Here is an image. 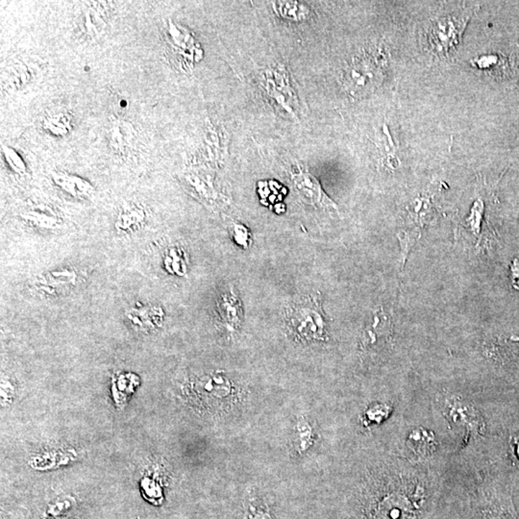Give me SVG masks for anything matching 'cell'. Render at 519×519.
Masks as SVG:
<instances>
[{
    "label": "cell",
    "instance_id": "obj_1",
    "mask_svg": "<svg viewBox=\"0 0 519 519\" xmlns=\"http://www.w3.org/2000/svg\"><path fill=\"white\" fill-rule=\"evenodd\" d=\"M291 325L304 337H321L324 330V319L319 306L312 301L294 305L289 312Z\"/></svg>",
    "mask_w": 519,
    "mask_h": 519
},
{
    "label": "cell",
    "instance_id": "obj_2",
    "mask_svg": "<svg viewBox=\"0 0 519 519\" xmlns=\"http://www.w3.org/2000/svg\"><path fill=\"white\" fill-rule=\"evenodd\" d=\"M293 183L296 192L306 202L338 209L335 204L322 192L319 182L309 173L300 172L294 175Z\"/></svg>",
    "mask_w": 519,
    "mask_h": 519
},
{
    "label": "cell",
    "instance_id": "obj_3",
    "mask_svg": "<svg viewBox=\"0 0 519 519\" xmlns=\"http://www.w3.org/2000/svg\"><path fill=\"white\" fill-rule=\"evenodd\" d=\"M31 66L32 64L20 59L13 61L5 71L7 84L14 90H19L29 84L35 76V69Z\"/></svg>",
    "mask_w": 519,
    "mask_h": 519
},
{
    "label": "cell",
    "instance_id": "obj_4",
    "mask_svg": "<svg viewBox=\"0 0 519 519\" xmlns=\"http://www.w3.org/2000/svg\"><path fill=\"white\" fill-rule=\"evenodd\" d=\"M54 183L74 198H88L92 193V187L87 181L69 175L68 173L55 172L53 174Z\"/></svg>",
    "mask_w": 519,
    "mask_h": 519
},
{
    "label": "cell",
    "instance_id": "obj_5",
    "mask_svg": "<svg viewBox=\"0 0 519 519\" xmlns=\"http://www.w3.org/2000/svg\"><path fill=\"white\" fill-rule=\"evenodd\" d=\"M135 132L128 121L113 118L110 126V143L116 151H126L131 146Z\"/></svg>",
    "mask_w": 519,
    "mask_h": 519
},
{
    "label": "cell",
    "instance_id": "obj_6",
    "mask_svg": "<svg viewBox=\"0 0 519 519\" xmlns=\"http://www.w3.org/2000/svg\"><path fill=\"white\" fill-rule=\"evenodd\" d=\"M219 314L227 326L235 328L242 321V308L240 299L233 293H227L221 296L219 304Z\"/></svg>",
    "mask_w": 519,
    "mask_h": 519
},
{
    "label": "cell",
    "instance_id": "obj_7",
    "mask_svg": "<svg viewBox=\"0 0 519 519\" xmlns=\"http://www.w3.org/2000/svg\"><path fill=\"white\" fill-rule=\"evenodd\" d=\"M43 127L53 136H64L71 129V118L64 111L48 113L43 120Z\"/></svg>",
    "mask_w": 519,
    "mask_h": 519
},
{
    "label": "cell",
    "instance_id": "obj_8",
    "mask_svg": "<svg viewBox=\"0 0 519 519\" xmlns=\"http://www.w3.org/2000/svg\"><path fill=\"white\" fill-rule=\"evenodd\" d=\"M144 219L143 209L131 204L121 211L120 216H118V226L123 230L132 229V227L138 226L139 223H141Z\"/></svg>",
    "mask_w": 519,
    "mask_h": 519
},
{
    "label": "cell",
    "instance_id": "obj_9",
    "mask_svg": "<svg viewBox=\"0 0 519 519\" xmlns=\"http://www.w3.org/2000/svg\"><path fill=\"white\" fill-rule=\"evenodd\" d=\"M1 152L5 157V162L10 169L15 173H25L27 172V167H25V162L20 157V155L12 147L4 146L2 144Z\"/></svg>",
    "mask_w": 519,
    "mask_h": 519
},
{
    "label": "cell",
    "instance_id": "obj_10",
    "mask_svg": "<svg viewBox=\"0 0 519 519\" xmlns=\"http://www.w3.org/2000/svg\"><path fill=\"white\" fill-rule=\"evenodd\" d=\"M410 448L417 453H427L432 446V438L424 432H415L410 436Z\"/></svg>",
    "mask_w": 519,
    "mask_h": 519
},
{
    "label": "cell",
    "instance_id": "obj_11",
    "mask_svg": "<svg viewBox=\"0 0 519 519\" xmlns=\"http://www.w3.org/2000/svg\"><path fill=\"white\" fill-rule=\"evenodd\" d=\"M48 211L33 210L27 214V219L34 224L41 226H53L57 223V218L53 214H46Z\"/></svg>",
    "mask_w": 519,
    "mask_h": 519
},
{
    "label": "cell",
    "instance_id": "obj_12",
    "mask_svg": "<svg viewBox=\"0 0 519 519\" xmlns=\"http://www.w3.org/2000/svg\"><path fill=\"white\" fill-rule=\"evenodd\" d=\"M234 237L235 242L237 244L242 245V247H247V242H249V233H247L245 227L241 226H234Z\"/></svg>",
    "mask_w": 519,
    "mask_h": 519
},
{
    "label": "cell",
    "instance_id": "obj_13",
    "mask_svg": "<svg viewBox=\"0 0 519 519\" xmlns=\"http://www.w3.org/2000/svg\"><path fill=\"white\" fill-rule=\"evenodd\" d=\"M512 271L513 286H515V288L519 289V259L515 260V262H513Z\"/></svg>",
    "mask_w": 519,
    "mask_h": 519
}]
</instances>
